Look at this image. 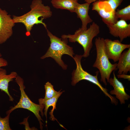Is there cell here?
<instances>
[{"mask_svg": "<svg viewBox=\"0 0 130 130\" xmlns=\"http://www.w3.org/2000/svg\"><path fill=\"white\" fill-rule=\"evenodd\" d=\"M30 11L20 16H13L14 22L22 23L25 26L27 36L30 35L31 31L35 24H41L47 29L46 25L43 22L45 19L51 17L52 12L50 6H45L41 0H33L30 6Z\"/></svg>", "mask_w": 130, "mask_h": 130, "instance_id": "6da1fadb", "label": "cell"}, {"mask_svg": "<svg viewBox=\"0 0 130 130\" xmlns=\"http://www.w3.org/2000/svg\"><path fill=\"white\" fill-rule=\"evenodd\" d=\"M46 30L50 39V46L46 53L40 58L44 59L51 57L63 69L66 70L67 66L62 60V56L64 54H66L73 58L75 54L73 48L67 44V39L59 38L53 35L48 29Z\"/></svg>", "mask_w": 130, "mask_h": 130, "instance_id": "7a4b0ae2", "label": "cell"}, {"mask_svg": "<svg viewBox=\"0 0 130 130\" xmlns=\"http://www.w3.org/2000/svg\"><path fill=\"white\" fill-rule=\"evenodd\" d=\"M96 57L93 67L98 69L101 77V81L106 85L112 72L116 71L117 63L112 64L110 62L107 54L104 39L98 37L95 39Z\"/></svg>", "mask_w": 130, "mask_h": 130, "instance_id": "3957f363", "label": "cell"}, {"mask_svg": "<svg viewBox=\"0 0 130 130\" xmlns=\"http://www.w3.org/2000/svg\"><path fill=\"white\" fill-rule=\"evenodd\" d=\"M100 27L95 22H93L89 28L84 29L81 27L76 30L73 34H63L61 38L67 39L70 42H77L83 47L84 53L83 57L86 58L90 55V52L93 46V39L100 33Z\"/></svg>", "mask_w": 130, "mask_h": 130, "instance_id": "277c9868", "label": "cell"}, {"mask_svg": "<svg viewBox=\"0 0 130 130\" xmlns=\"http://www.w3.org/2000/svg\"><path fill=\"white\" fill-rule=\"evenodd\" d=\"M83 57L82 55L76 54L73 58L76 64V68L72 73V85L75 86L83 80L88 81L98 86L105 96L110 99L112 104L116 105H117L118 101L117 99L109 93L108 90L103 87L99 82L98 78L99 71H97L96 72V75H93L83 69L81 64V60Z\"/></svg>", "mask_w": 130, "mask_h": 130, "instance_id": "5b68a950", "label": "cell"}, {"mask_svg": "<svg viewBox=\"0 0 130 130\" xmlns=\"http://www.w3.org/2000/svg\"><path fill=\"white\" fill-rule=\"evenodd\" d=\"M16 82L19 85L21 93V97L19 101L14 107L7 112V114H10L13 110L18 108L26 109L32 112L37 118L39 123L40 128L42 130L43 120L39 114L40 112L43 116L44 114L43 110L45 107L43 104H37L32 102L26 95L24 90L25 86L24 80L20 77L18 75L15 78Z\"/></svg>", "mask_w": 130, "mask_h": 130, "instance_id": "8992f818", "label": "cell"}, {"mask_svg": "<svg viewBox=\"0 0 130 130\" xmlns=\"http://www.w3.org/2000/svg\"><path fill=\"white\" fill-rule=\"evenodd\" d=\"M93 3L92 10L97 12L107 26L114 24L118 20L115 16V11L104 0H97Z\"/></svg>", "mask_w": 130, "mask_h": 130, "instance_id": "52a82bcc", "label": "cell"}, {"mask_svg": "<svg viewBox=\"0 0 130 130\" xmlns=\"http://www.w3.org/2000/svg\"><path fill=\"white\" fill-rule=\"evenodd\" d=\"M15 23L11 15L0 8V44L5 43L11 36Z\"/></svg>", "mask_w": 130, "mask_h": 130, "instance_id": "ba28073f", "label": "cell"}, {"mask_svg": "<svg viewBox=\"0 0 130 130\" xmlns=\"http://www.w3.org/2000/svg\"><path fill=\"white\" fill-rule=\"evenodd\" d=\"M106 52L109 59L114 62L118 61L122 53L126 49L130 48V44H124L118 40L104 39Z\"/></svg>", "mask_w": 130, "mask_h": 130, "instance_id": "9c48e42d", "label": "cell"}, {"mask_svg": "<svg viewBox=\"0 0 130 130\" xmlns=\"http://www.w3.org/2000/svg\"><path fill=\"white\" fill-rule=\"evenodd\" d=\"M107 26L110 34L114 37H119L121 42L130 36V24L125 21L120 20L114 24Z\"/></svg>", "mask_w": 130, "mask_h": 130, "instance_id": "30bf717a", "label": "cell"}, {"mask_svg": "<svg viewBox=\"0 0 130 130\" xmlns=\"http://www.w3.org/2000/svg\"><path fill=\"white\" fill-rule=\"evenodd\" d=\"M113 78H110L108 82L114 88L110 91V94L111 95H115L121 104H124L125 103V101L128 100L130 99V96L126 92L122 83L117 78L114 71H113Z\"/></svg>", "mask_w": 130, "mask_h": 130, "instance_id": "8fae6325", "label": "cell"}, {"mask_svg": "<svg viewBox=\"0 0 130 130\" xmlns=\"http://www.w3.org/2000/svg\"><path fill=\"white\" fill-rule=\"evenodd\" d=\"M90 4L87 2L83 4L78 3L75 11L78 17L81 21V28L84 29H87V25L93 22L88 14Z\"/></svg>", "mask_w": 130, "mask_h": 130, "instance_id": "7c38bea8", "label": "cell"}, {"mask_svg": "<svg viewBox=\"0 0 130 130\" xmlns=\"http://www.w3.org/2000/svg\"><path fill=\"white\" fill-rule=\"evenodd\" d=\"M18 75L17 73L15 72H12L9 74H7L5 69L0 68V89L8 95L11 101H13V99L9 92V83L15 79Z\"/></svg>", "mask_w": 130, "mask_h": 130, "instance_id": "4fadbf2b", "label": "cell"}, {"mask_svg": "<svg viewBox=\"0 0 130 130\" xmlns=\"http://www.w3.org/2000/svg\"><path fill=\"white\" fill-rule=\"evenodd\" d=\"M117 63L118 74H127L130 72V48L123 51L120 56Z\"/></svg>", "mask_w": 130, "mask_h": 130, "instance_id": "5bb4252c", "label": "cell"}, {"mask_svg": "<svg viewBox=\"0 0 130 130\" xmlns=\"http://www.w3.org/2000/svg\"><path fill=\"white\" fill-rule=\"evenodd\" d=\"M60 91H59L57 95L51 98L46 100L44 99L43 98H40L39 99V104H43L44 106V114L46 117V124L47 112L49 107L50 106H52V108L49 112V114L50 115V118L52 121L56 120L57 121L54 117L53 113L54 110L56 109V103L58 100L63 92V91L60 92Z\"/></svg>", "mask_w": 130, "mask_h": 130, "instance_id": "9a60e30c", "label": "cell"}, {"mask_svg": "<svg viewBox=\"0 0 130 130\" xmlns=\"http://www.w3.org/2000/svg\"><path fill=\"white\" fill-rule=\"evenodd\" d=\"M51 2L56 8L67 10L72 13L74 12L78 3V0H52Z\"/></svg>", "mask_w": 130, "mask_h": 130, "instance_id": "2e32d148", "label": "cell"}, {"mask_svg": "<svg viewBox=\"0 0 130 130\" xmlns=\"http://www.w3.org/2000/svg\"><path fill=\"white\" fill-rule=\"evenodd\" d=\"M115 15L117 19L125 21L130 20V5L121 9L116 11Z\"/></svg>", "mask_w": 130, "mask_h": 130, "instance_id": "e0dca14e", "label": "cell"}, {"mask_svg": "<svg viewBox=\"0 0 130 130\" xmlns=\"http://www.w3.org/2000/svg\"><path fill=\"white\" fill-rule=\"evenodd\" d=\"M44 86L45 93V97L43 98L44 99L51 98L56 95L58 92V91L54 90L53 86L49 82L46 83Z\"/></svg>", "mask_w": 130, "mask_h": 130, "instance_id": "ac0fdd59", "label": "cell"}, {"mask_svg": "<svg viewBox=\"0 0 130 130\" xmlns=\"http://www.w3.org/2000/svg\"><path fill=\"white\" fill-rule=\"evenodd\" d=\"M10 114L4 118L0 117V130H11L9 124Z\"/></svg>", "mask_w": 130, "mask_h": 130, "instance_id": "d6986e66", "label": "cell"}, {"mask_svg": "<svg viewBox=\"0 0 130 130\" xmlns=\"http://www.w3.org/2000/svg\"><path fill=\"white\" fill-rule=\"evenodd\" d=\"M110 6L111 8L115 11L117 8L120 6L124 0H104Z\"/></svg>", "mask_w": 130, "mask_h": 130, "instance_id": "ffe728a7", "label": "cell"}, {"mask_svg": "<svg viewBox=\"0 0 130 130\" xmlns=\"http://www.w3.org/2000/svg\"><path fill=\"white\" fill-rule=\"evenodd\" d=\"M7 61L2 57V55L0 52V68L6 66L8 65Z\"/></svg>", "mask_w": 130, "mask_h": 130, "instance_id": "44dd1931", "label": "cell"}, {"mask_svg": "<svg viewBox=\"0 0 130 130\" xmlns=\"http://www.w3.org/2000/svg\"><path fill=\"white\" fill-rule=\"evenodd\" d=\"M117 76L118 78H123L127 79L129 81L130 80V75L126 74H118Z\"/></svg>", "mask_w": 130, "mask_h": 130, "instance_id": "7402d4cb", "label": "cell"}, {"mask_svg": "<svg viewBox=\"0 0 130 130\" xmlns=\"http://www.w3.org/2000/svg\"><path fill=\"white\" fill-rule=\"evenodd\" d=\"M99 0H85L84 1L90 4L91 3H93L96 1Z\"/></svg>", "mask_w": 130, "mask_h": 130, "instance_id": "603a6c76", "label": "cell"}, {"mask_svg": "<svg viewBox=\"0 0 130 130\" xmlns=\"http://www.w3.org/2000/svg\"></svg>", "mask_w": 130, "mask_h": 130, "instance_id": "cb8c5ba5", "label": "cell"}]
</instances>
